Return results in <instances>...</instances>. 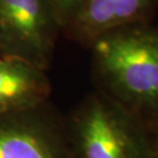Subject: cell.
I'll list each match as a JSON object with an SVG mask.
<instances>
[{"instance_id":"3957f363","label":"cell","mask_w":158,"mask_h":158,"mask_svg":"<svg viewBox=\"0 0 158 158\" xmlns=\"http://www.w3.org/2000/svg\"><path fill=\"white\" fill-rule=\"evenodd\" d=\"M61 28L48 0H0V47L4 56L46 70Z\"/></svg>"},{"instance_id":"8992f818","label":"cell","mask_w":158,"mask_h":158,"mask_svg":"<svg viewBox=\"0 0 158 158\" xmlns=\"http://www.w3.org/2000/svg\"><path fill=\"white\" fill-rule=\"evenodd\" d=\"M51 94L44 69L12 56H0V117L40 108Z\"/></svg>"},{"instance_id":"52a82bcc","label":"cell","mask_w":158,"mask_h":158,"mask_svg":"<svg viewBox=\"0 0 158 158\" xmlns=\"http://www.w3.org/2000/svg\"><path fill=\"white\" fill-rule=\"evenodd\" d=\"M48 1L54 12V15L56 18L57 23L61 28V32L72 20V18L74 17V14L76 13L82 2V0H48Z\"/></svg>"},{"instance_id":"7a4b0ae2","label":"cell","mask_w":158,"mask_h":158,"mask_svg":"<svg viewBox=\"0 0 158 158\" xmlns=\"http://www.w3.org/2000/svg\"><path fill=\"white\" fill-rule=\"evenodd\" d=\"M68 139L74 158H144L142 123L97 89L73 113Z\"/></svg>"},{"instance_id":"ba28073f","label":"cell","mask_w":158,"mask_h":158,"mask_svg":"<svg viewBox=\"0 0 158 158\" xmlns=\"http://www.w3.org/2000/svg\"><path fill=\"white\" fill-rule=\"evenodd\" d=\"M144 158H158V118L144 123Z\"/></svg>"},{"instance_id":"9c48e42d","label":"cell","mask_w":158,"mask_h":158,"mask_svg":"<svg viewBox=\"0 0 158 158\" xmlns=\"http://www.w3.org/2000/svg\"><path fill=\"white\" fill-rule=\"evenodd\" d=\"M0 56H4L2 55V52H1V47H0Z\"/></svg>"},{"instance_id":"6da1fadb","label":"cell","mask_w":158,"mask_h":158,"mask_svg":"<svg viewBox=\"0 0 158 158\" xmlns=\"http://www.w3.org/2000/svg\"><path fill=\"white\" fill-rule=\"evenodd\" d=\"M97 90L142 124L158 118V27L148 21L98 36L89 46Z\"/></svg>"},{"instance_id":"277c9868","label":"cell","mask_w":158,"mask_h":158,"mask_svg":"<svg viewBox=\"0 0 158 158\" xmlns=\"http://www.w3.org/2000/svg\"><path fill=\"white\" fill-rule=\"evenodd\" d=\"M156 2L158 0H82L62 32L70 40L89 47L110 31L148 21Z\"/></svg>"},{"instance_id":"5b68a950","label":"cell","mask_w":158,"mask_h":158,"mask_svg":"<svg viewBox=\"0 0 158 158\" xmlns=\"http://www.w3.org/2000/svg\"><path fill=\"white\" fill-rule=\"evenodd\" d=\"M35 110L0 122V158H74L68 137L33 118Z\"/></svg>"}]
</instances>
